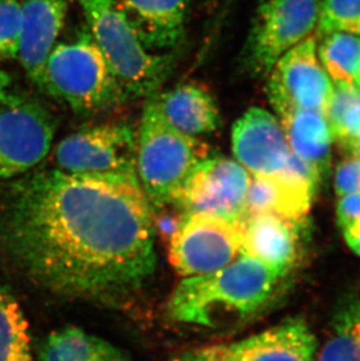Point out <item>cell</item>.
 <instances>
[{
	"label": "cell",
	"mask_w": 360,
	"mask_h": 361,
	"mask_svg": "<svg viewBox=\"0 0 360 361\" xmlns=\"http://www.w3.org/2000/svg\"><path fill=\"white\" fill-rule=\"evenodd\" d=\"M5 239L30 279L60 296L117 300L156 270L152 206L137 177L35 172L14 186Z\"/></svg>",
	"instance_id": "6da1fadb"
},
{
	"label": "cell",
	"mask_w": 360,
	"mask_h": 361,
	"mask_svg": "<svg viewBox=\"0 0 360 361\" xmlns=\"http://www.w3.org/2000/svg\"><path fill=\"white\" fill-rule=\"evenodd\" d=\"M282 279L270 267L240 254L222 269L184 277L171 293L167 312L180 323L217 329L260 310Z\"/></svg>",
	"instance_id": "7a4b0ae2"
},
{
	"label": "cell",
	"mask_w": 360,
	"mask_h": 361,
	"mask_svg": "<svg viewBox=\"0 0 360 361\" xmlns=\"http://www.w3.org/2000/svg\"><path fill=\"white\" fill-rule=\"evenodd\" d=\"M41 90L81 115L103 113L129 99L87 25L52 49Z\"/></svg>",
	"instance_id": "3957f363"
},
{
	"label": "cell",
	"mask_w": 360,
	"mask_h": 361,
	"mask_svg": "<svg viewBox=\"0 0 360 361\" xmlns=\"http://www.w3.org/2000/svg\"><path fill=\"white\" fill-rule=\"evenodd\" d=\"M157 92L145 99L137 133L136 173L150 204L160 208L174 204L198 164L208 157V147L167 122Z\"/></svg>",
	"instance_id": "277c9868"
},
{
	"label": "cell",
	"mask_w": 360,
	"mask_h": 361,
	"mask_svg": "<svg viewBox=\"0 0 360 361\" xmlns=\"http://www.w3.org/2000/svg\"><path fill=\"white\" fill-rule=\"evenodd\" d=\"M92 39L129 99L160 92L176 65L174 53L146 49L116 0H78Z\"/></svg>",
	"instance_id": "5b68a950"
},
{
	"label": "cell",
	"mask_w": 360,
	"mask_h": 361,
	"mask_svg": "<svg viewBox=\"0 0 360 361\" xmlns=\"http://www.w3.org/2000/svg\"><path fill=\"white\" fill-rule=\"evenodd\" d=\"M136 149L137 133L129 123L82 126L59 142L55 169L82 176L137 177Z\"/></svg>",
	"instance_id": "8992f818"
},
{
	"label": "cell",
	"mask_w": 360,
	"mask_h": 361,
	"mask_svg": "<svg viewBox=\"0 0 360 361\" xmlns=\"http://www.w3.org/2000/svg\"><path fill=\"white\" fill-rule=\"evenodd\" d=\"M320 0H261L246 42L245 66L267 76L277 60L317 27Z\"/></svg>",
	"instance_id": "52a82bcc"
},
{
	"label": "cell",
	"mask_w": 360,
	"mask_h": 361,
	"mask_svg": "<svg viewBox=\"0 0 360 361\" xmlns=\"http://www.w3.org/2000/svg\"><path fill=\"white\" fill-rule=\"evenodd\" d=\"M267 76V96L277 116L299 109L326 114L335 85L320 63L315 37L287 51Z\"/></svg>",
	"instance_id": "ba28073f"
},
{
	"label": "cell",
	"mask_w": 360,
	"mask_h": 361,
	"mask_svg": "<svg viewBox=\"0 0 360 361\" xmlns=\"http://www.w3.org/2000/svg\"><path fill=\"white\" fill-rule=\"evenodd\" d=\"M241 252L239 221L212 215L183 214L170 240V262L180 276L213 273Z\"/></svg>",
	"instance_id": "9c48e42d"
},
{
	"label": "cell",
	"mask_w": 360,
	"mask_h": 361,
	"mask_svg": "<svg viewBox=\"0 0 360 361\" xmlns=\"http://www.w3.org/2000/svg\"><path fill=\"white\" fill-rule=\"evenodd\" d=\"M58 120L35 101L0 104V180L28 173L44 161L54 140Z\"/></svg>",
	"instance_id": "30bf717a"
},
{
	"label": "cell",
	"mask_w": 360,
	"mask_h": 361,
	"mask_svg": "<svg viewBox=\"0 0 360 361\" xmlns=\"http://www.w3.org/2000/svg\"><path fill=\"white\" fill-rule=\"evenodd\" d=\"M252 176L238 161L215 156L198 164L174 204L184 214L212 215L238 222L245 214Z\"/></svg>",
	"instance_id": "8fae6325"
},
{
	"label": "cell",
	"mask_w": 360,
	"mask_h": 361,
	"mask_svg": "<svg viewBox=\"0 0 360 361\" xmlns=\"http://www.w3.org/2000/svg\"><path fill=\"white\" fill-rule=\"evenodd\" d=\"M316 355L309 325L292 318L241 341L191 348L174 361H316Z\"/></svg>",
	"instance_id": "7c38bea8"
},
{
	"label": "cell",
	"mask_w": 360,
	"mask_h": 361,
	"mask_svg": "<svg viewBox=\"0 0 360 361\" xmlns=\"http://www.w3.org/2000/svg\"><path fill=\"white\" fill-rule=\"evenodd\" d=\"M320 172L290 154L286 166L274 177H252L246 199L245 215L272 213L304 222L320 185Z\"/></svg>",
	"instance_id": "4fadbf2b"
},
{
	"label": "cell",
	"mask_w": 360,
	"mask_h": 361,
	"mask_svg": "<svg viewBox=\"0 0 360 361\" xmlns=\"http://www.w3.org/2000/svg\"><path fill=\"white\" fill-rule=\"evenodd\" d=\"M232 151L253 178L279 174L292 154L279 118L258 106L249 108L234 123Z\"/></svg>",
	"instance_id": "5bb4252c"
},
{
	"label": "cell",
	"mask_w": 360,
	"mask_h": 361,
	"mask_svg": "<svg viewBox=\"0 0 360 361\" xmlns=\"http://www.w3.org/2000/svg\"><path fill=\"white\" fill-rule=\"evenodd\" d=\"M74 0L21 1L20 44L18 60L28 79L42 87L44 66L58 44L66 18Z\"/></svg>",
	"instance_id": "9a60e30c"
},
{
	"label": "cell",
	"mask_w": 360,
	"mask_h": 361,
	"mask_svg": "<svg viewBox=\"0 0 360 361\" xmlns=\"http://www.w3.org/2000/svg\"><path fill=\"white\" fill-rule=\"evenodd\" d=\"M301 225V221L272 213L245 215L239 220L240 254L270 267L284 277L299 259Z\"/></svg>",
	"instance_id": "2e32d148"
},
{
	"label": "cell",
	"mask_w": 360,
	"mask_h": 361,
	"mask_svg": "<svg viewBox=\"0 0 360 361\" xmlns=\"http://www.w3.org/2000/svg\"><path fill=\"white\" fill-rule=\"evenodd\" d=\"M144 47L172 51L185 38L190 0H116Z\"/></svg>",
	"instance_id": "e0dca14e"
},
{
	"label": "cell",
	"mask_w": 360,
	"mask_h": 361,
	"mask_svg": "<svg viewBox=\"0 0 360 361\" xmlns=\"http://www.w3.org/2000/svg\"><path fill=\"white\" fill-rule=\"evenodd\" d=\"M157 101L171 126L188 136H206L221 126V114L215 96L205 85L186 82L157 92Z\"/></svg>",
	"instance_id": "ac0fdd59"
},
{
	"label": "cell",
	"mask_w": 360,
	"mask_h": 361,
	"mask_svg": "<svg viewBox=\"0 0 360 361\" xmlns=\"http://www.w3.org/2000/svg\"><path fill=\"white\" fill-rule=\"evenodd\" d=\"M289 149L296 157L313 165L320 176L328 173L332 159V131L325 114L299 109L277 116Z\"/></svg>",
	"instance_id": "d6986e66"
},
{
	"label": "cell",
	"mask_w": 360,
	"mask_h": 361,
	"mask_svg": "<svg viewBox=\"0 0 360 361\" xmlns=\"http://www.w3.org/2000/svg\"><path fill=\"white\" fill-rule=\"evenodd\" d=\"M41 361H130L119 348L75 326L62 327L41 346Z\"/></svg>",
	"instance_id": "ffe728a7"
},
{
	"label": "cell",
	"mask_w": 360,
	"mask_h": 361,
	"mask_svg": "<svg viewBox=\"0 0 360 361\" xmlns=\"http://www.w3.org/2000/svg\"><path fill=\"white\" fill-rule=\"evenodd\" d=\"M324 71L337 88H358L360 73V38L357 35L332 33L325 35L317 47Z\"/></svg>",
	"instance_id": "44dd1931"
},
{
	"label": "cell",
	"mask_w": 360,
	"mask_h": 361,
	"mask_svg": "<svg viewBox=\"0 0 360 361\" xmlns=\"http://www.w3.org/2000/svg\"><path fill=\"white\" fill-rule=\"evenodd\" d=\"M316 361H360V297L338 309Z\"/></svg>",
	"instance_id": "7402d4cb"
},
{
	"label": "cell",
	"mask_w": 360,
	"mask_h": 361,
	"mask_svg": "<svg viewBox=\"0 0 360 361\" xmlns=\"http://www.w3.org/2000/svg\"><path fill=\"white\" fill-rule=\"evenodd\" d=\"M0 361H33L28 322L16 298L1 286Z\"/></svg>",
	"instance_id": "603a6c76"
},
{
	"label": "cell",
	"mask_w": 360,
	"mask_h": 361,
	"mask_svg": "<svg viewBox=\"0 0 360 361\" xmlns=\"http://www.w3.org/2000/svg\"><path fill=\"white\" fill-rule=\"evenodd\" d=\"M333 140L343 144L360 137V90L337 88L325 114Z\"/></svg>",
	"instance_id": "cb8c5ba5"
},
{
	"label": "cell",
	"mask_w": 360,
	"mask_h": 361,
	"mask_svg": "<svg viewBox=\"0 0 360 361\" xmlns=\"http://www.w3.org/2000/svg\"><path fill=\"white\" fill-rule=\"evenodd\" d=\"M317 28L322 35H360V0L320 1Z\"/></svg>",
	"instance_id": "d4e9b609"
},
{
	"label": "cell",
	"mask_w": 360,
	"mask_h": 361,
	"mask_svg": "<svg viewBox=\"0 0 360 361\" xmlns=\"http://www.w3.org/2000/svg\"><path fill=\"white\" fill-rule=\"evenodd\" d=\"M20 31V0H0V62L18 59Z\"/></svg>",
	"instance_id": "484cf974"
},
{
	"label": "cell",
	"mask_w": 360,
	"mask_h": 361,
	"mask_svg": "<svg viewBox=\"0 0 360 361\" xmlns=\"http://www.w3.org/2000/svg\"><path fill=\"white\" fill-rule=\"evenodd\" d=\"M335 191L338 197L360 193V161L349 157L340 161L335 173Z\"/></svg>",
	"instance_id": "4316f807"
},
{
	"label": "cell",
	"mask_w": 360,
	"mask_h": 361,
	"mask_svg": "<svg viewBox=\"0 0 360 361\" xmlns=\"http://www.w3.org/2000/svg\"><path fill=\"white\" fill-rule=\"evenodd\" d=\"M336 214L340 229L360 221V193L340 197L337 204Z\"/></svg>",
	"instance_id": "83f0119b"
},
{
	"label": "cell",
	"mask_w": 360,
	"mask_h": 361,
	"mask_svg": "<svg viewBox=\"0 0 360 361\" xmlns=\"http://www.w3.org/2000/svg\"><path fill=\"white\" fill-rule=\"evenodd\" d=\"M342 232L351 250L360 257V221L354 222L342 228Z\"/></svg>",
	"instance_id": "f1b7e54d"
},
{
	"label": "cell",
	"mask_w": 360,
	"mask_h": 361,
	"mask_svg": "<svg viewBox=\"0 0 360 361\" xmlns=\"http://www.w3.org/2000/svg\"><path fill=\"white\" fill-rule=\"evenodd\" d=\"M11 78L6 72L0 69V104L14 102L20 99L10 92Z\"/></svg>",
	"instance_id": "f546056e"
},
{
	"label": "cell",
	"mask_w": 360,
	"mask_h": 361,
	"mask_svg": "<svg viewBox=\"0 0 360 361\" xmlns=\"http://www.w3.org/2000/svg\"><path fill=\"white\" fill-rule=\"evenodd\" d=\"M343 150L350 154V157L357 158L360 161V137L356 140H349L345 143L340 144Z\"/></svg>",
	"instance_id": "4dcf8cb0"
},
{
	"label": "cell",
	"mask_w": 360,
	"mask_h": 361,
	"mask_svg": "<svg viewBox=\"0 0 360 361\" xmlns=\"http://www.w3.org/2000/svg\"><path fill=\"white\" fill-rule=\"evenodd\" d=\"M358 88H359V90H360V73H359V76H358Z\"/></svg>",
	"instance_id": "1f68e13d"
}]
</instances>
